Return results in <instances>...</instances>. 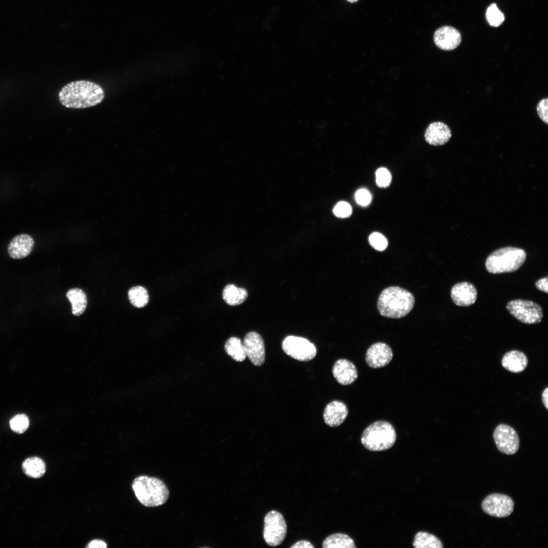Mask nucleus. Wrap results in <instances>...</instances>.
Masks as SVG:
<instances>
[{
    "label": "nucleus",
    "mask_w": 548,
    "mask_h": 548,
    "mask_svg": "<svg viewBox=\"0 0 548 548\" xmlns=\"http://www.w3.org/2000/svg\"><path fill=\"white\" fill-rule=\"evenodd\" d=\"M104 97V91L100 85L85 80L68 83L62 88L58 94L62 105L73 109L95 106L100 103Z\"/></svg>",
    "instance_id": "obj_1"
},
{
    "label": "nucleus",
    "mask_w": 548,
    "mask_h": 548,
    "mask_svg": "<svg viewBox=\"0 0 548 548\" xmlns=\"http://www.w3.org/2000/svg\"><path fill=\"white\" fill-rule=\"evenodd\" d=\"M415 298L409 291L398 286L384 289L379 296L377 306L380 314L386 318L400 319L412 310Z\"/></svg>",
    "instance_id": "obj_2"
},
{
    "label": "nucleus",
    "mask_w": 548,
    "mask_h": 548,
    "mask_svg": "<svg viewBox=\"0 0 548 548\" xmlns=\"http://www.w3.org/2000/svg\"><path fill=\"white\" fill-rule=\"evenodd\" d=\"M132 488L138 500L147 507L161 505L166 502L169 496L165 484L154 477L139 476L134 480Z\"/></svg>",
    "instance_id": "obj_3"
},
{
    "label": "nucleus",
    "mask_w": 548,
    "mask_h": 548,
    "mask_svg": "<svg viewBox=\"0 0 548 548\" xmlns=\"http://www.w3.org/2000/svg\"><path fill=\"white\" fill-rule=\"evenodd\" d=\"M526 253L522 249L507 247L494 251L487 258L486 269L489 273L498 274L512 272L524 264Z\"/></svg>",
    "instance_id": "obj_4"
},
{
    "label": "nucleus",
    "mask_w": 548,
    "mask_h": 548,
    "mask_svg": "<svg viewBox=\"0 0 548 548\" xmlns=\"http://www.w3.org/2000/svg\"><path fill=\"white\" fill-rule=\"evenodd\" d=\"M396 439L393 426L385 421H378L369 425L363 431L361 442L367 450L382 451L391 448Z\"/></svg>",
    "instance_id": "obj_5"
},
{
    "label": "nucleus",
    "mask_w": 548,
    "mask_h": 548,
    "mask_svg": "<svg viewBox=\"0 0 548 548\" xmlns=\"http://www.w3.org/2000/svg\"><path fill=\"white\" fill-rule=\"evenodd\" d=\"M287 533V525L283 515L271 510L265 516L263 536L265 542L271 546L279 545Z\"/></svg>",
    "instance_id": "obj_6"
},
{
    "label": "nucleus",
    "mask_w": 548,
    "mask_h": 548,
    "mask_svg": "<svg viewBox=\"0 0 548 548\" xmlns=\"http://www.w3.org/2000/svg\"><path fill=\"white\" fill-rule=\"evenodd\" d=\"M506 309L516 319L526 324L538 323L543 317L541 307L530 300H512L507 303Z\"/></svg>",
    "instance_id": "obj_7"
},
{
    "label": "nucleus",
    "mask_w": 548,
    "mask_h": 548,
    "mask_svg": "<svg viewBox=\"0 0 548 548\" xmlns=\"http://www.w3.org/2000/svg\"><path fill=\"white\" fill-rule=\"evenodd\" d=\"M282 347L287 355L300 361L311 360L317 354L315 346L308 339L299 336H287L282 342Z\"/></svg>",
    "instance_id": "obj_8"
},
{
    "label": "nucleus",
    "mask_w": 548,
    "mask_h": 548,
    "mask_svg": "<svg viewBox=\"0 0 548 548\" xmlns=\"http://www.w3.org/2000/svg\"><path fill=\"white\" fill-rule=\"evenodd\" d=\"M482 508L487 515L496 518H506L514 509V502L505 494L493 493L486 496L482 502Z\"/></svg>",
    "instance_id": "obj_9"
},
{
    "label": "nucleus",
    "mask_w": 548,
    "mask_h": 548,
    "mask_svg": "<svg viewBox=\"0 0 548 548\" xmlns=\"http://www.w3.org/2000/svg\"><path fill=\"white\" fill-rule=\"evenodd\" d=\"M493 439L498 451L506 455L516 454L520 447V439L516 431L511 426L501 424L493 432Z\"/></svg>",
    "instance_id": "obj_10"
},
{
    "label": "nucleus",
    "mask_w": 548,
    "mask_h": 548,
    "mask_svg": "<svg viewBox=\"0 0 548 548\" xmlns=\"http://www.w3.org/2000/svg\"><path fill=\"white\" fill-rule=\"evenodd\" d=\"M243 345L246 356L252 364L260 366L264 363V342L262 336L258 333L251 331L247 333L244 338Z\"/></svg>",
    "instance_id": "obj_11"
},
{
    "label": "nucleus",
    "mask_w": 548,
    "mask_h": 548,
    "mask_svg": "<svg viewBox=\"0 0 548 548\" xmlns=\"http://www.w3.org/2000/svg\"><path fill=\"white\" fill-rule=\"evenodd\" d=\"M393 356V351L387 344L378 342L372 344L367 349L365 361L369 367L379 368L387 365Z\"/></svg>",
    "instance_id": "obj_12"
},
{
    "label": "nucleus",
    "mask_w": 548,
    "mask_h": 548,
    "mask_svg": "<svg viewBox=\"0 0 548 548\" xmlns=\"http://www.w3.org/2000/svg\"><path fill=\"white\" fill-rule=\"evenodd\" d=\"M433 39L435 45L439 49L451 51L459 46L462 37L460 32L454 27L443 26L435 31Z\"/></svg>",
    "instance_id": "obj_13"
},
{
    "label": "nucleus",
    "mask_w": 548,
    "mask_h": 548,
    "mask_svg": "<svg viewBox=\"0 0 548 548\" xmlns=\"http://www.w3.org/2000/svg\"><path fill=\"white\" fill-rule=\"evenodd\" d=\"M477 291L475 286L467 282L456 284L451 291V297L455 304L460 306H468L473 304L477 298Z\"/></svg>",
    "instance_id": "obj_14"
},
{
    "label": "nucleus",
    "mask_w": 548,
    "mask_h": 548,
    "mask_svg": "<svg viewBox=\"0 0 548 548\" xmlns=\"http://www.w3.org/2000/svg\"><path fill=\"white\" fill-rule=\"evenodd\" d=\"M33 238L27 234H20L15 236L8 246L9 256L15 259H20L28 256L33 246Z\"/></svg>",
    "instance_id": "obj_15"
},
{
    "label": "nucleus",
    "mask_w": 548,
    "mask_h": 548,
    "mask_svg": "<svg viewBox=\"0 0 548 548\" xmlns=\"http://www.w3.org/2000/svg\"><path fill=\"white\" fill-rule=\"evenodd\" d=\"M332 373L337 382L342 385L353 383L358 378L355 365L346 359L337 360L332 367Z\"/></svg>",
    "instance_id": "obj_16"
},
{
    "label": "nucleus",
    "mask_w": 548,
    "mask_h": 548,
    "mask_svg": "<svg viewBox=\"0 0 548 548\" xmlns=\"http://www.w3.org/2000/svg\"><path fill=\"white\" fill-rule=\"evenodd\" d=\"M452 136L449 127L442 122L430 123L426 129L424 137L428 144L433 146H441L447 143Z\"/></svg>",
    "instance_id": "obj_17"
},
{
    "label": "nucleus",
    "mask_w": 548,
    "mask_h": 548,
    "mask_svg": "<svg viewBox=\"0 0 548 548\" xmlns=\"http://www.w3.org/2000/svg\"><path fill=\"white\" fill-rule=\"evenodd\" d=\"M348 415V409L346 404L339 400H334L325 408L323 419L329 426L337 427L344 422Z\"/></svg>",
    "instance_id": "obj_18"
},
{
    "label": "nucleus",
    "mask_w": 548,
    "mask_h": 548,
    "mask_svg": "<svg viewBox=\"0 0 548 548\" xmlns=\"http://www.w3.org/2000/svg\"><path fill=\"white\" fill-rule=\"evenodd\" d=\"M501 364L506 370L510 372L520 373L526 368L528 359L524 353L518 350H512L503 355Z\"/></svg>",
    "instance_id": "obj_19"
},
{
    "label": "nucleus",
    "mask_w": 548,
    "mask_h": 548,
    "mask_svg": "<svg viewBox=\"0 0 548 548\" xmlns=\"http://www.w3.org/2000/svg\"><path fill=\"white\" fill-rule=\"evenodd\" d=\"M248 292L243 288H239L234 284H228L224 288L222 297L228 305L236 306L243 303L248 297Z\"/></svg>",
    "instance_id": "obj_20"
},
{
    "label": "nucleus",
    "mask_w": 548,
    "mask_h": 548,
    "mask_svg": "<svg viewBox=\"0 0 548 548\" xmlns=\"http://www.w3.org/2000/svg\"><path fill=\"white\" fill-rule=\"evenodd\" d=\"M66 297L72 304L73 315L79 316L85 311L87 303V297L84 291L79 288H72L66 293Z\"/></svg>",
    "instance_id": "obj_21"
},
{
    "label": "nucleus",
    "mask_w": 548,
    "mask_h": 548,
    "mask_svg": "<svg viewBox=\"0 0 548 548\" xmlns=\"http://www.w3.org/2000/svg\"><path fill=\"white\" fill-rule=\"evenodd\" d=\"M22 468L24 473L28 476L38 478L45 473L46 465L40 458L32 457L26 459L23 463Z\"/></svg>",
    "instance_id": "obj_22"
},
{
    "label": "nucleus",
    "mask_w": 548,
    "mask_h": 548,
    "mask_svg": "<svg viewBox=\"0 0 548 548\" xmlns=\"http://www.w3.org/2000/svg\"><path fill=\"white\" fill-rule=\"evenodd\" d=\"M323 548H355L353 539L346 534L337 533L327 537L322 543Z\"/></svg>",
    "instance_id": "obj_23"
},
{
    "label": "nucleus",
    "mask_w": 548,
    "mask_h": 548,
    "mask_svg": "<svg viewBox=\"0 0 548 548\" xmlns=\"http://www.w3.org/2000/svg\"><path fill=\"white\" fill-rule=\"evenodd\" d=\"M224 350L228 355L237 362L243 361L247 357L243 343L237 337L228 338L225 343Z\"/></svg>",
    "instance_id": "obj_24"
},
{
    "label": "nucleus",
    "mask_w": 548,
    "mask_h": 548,
    "mask_svg": "<svg viewBox=\"0 0 548 548\" xmlns=\"http://www.w3.org/2000/svg\"><path fill=\"white\" fill-rule=\"evenodd\" d=\"M415 548H442L441 541L435 535L424 531H419L415 536L413 543Z\"/></svg>",
    "instance_id": "obj_25"
},
{
    "label": "nucleus",
    "mask_w": 548,
    "mask_h": 548,
    "mask_svg": "<svg viewBox=\"0 0 548 548\" xmlns=\"http://www.w3.org/2000/svg\"><path fill=\"white\" fill-rule=\"evenodd\" d=\"M129 301L134 306L142 308L145 306L149 300L148 291L144 287L137 286L130 288L128 292Z\"/></svg>",
    "instance_id": "obj_26"
},
{
    "label": "nucleus",
    "mask_w": 548,
    "mask_h": 548,
    "mask_svg": "<svg viewBox=\"0 0 548 548\" xmlns=\"http://www.w3.org/2000/svg\"><path fill=\"white\" fill-rule=\"evenodd\" d=\"M486 18L489 24L497 27L501 25L504 20V14L500 11L495 4L491 5L486 12Z\"/></svg>",
    "instance_id": "obj_27"
},
{
    "label": "nucleus",
    "mask_w": 548,
    "mask_h": 548,
    "mask_svg": "<svg viewBox=\"0 0 548 548\" xmlns=\"http://www.w3.org/2000/svg\"><path fill=\"white\" fill-rule=\"evenodd\" d=\"M10 427L15 432L22 433L29 426L27 417L24 414H18L13 417L10 422Z\"/></svg>",
    "instance_id": "obj_28"
},
{
    "label": "nucleus",
    "mask_w": 548,
    "mask_h": 548,
    "mask_svg": "<svg viewBox=\"0 0 548 548\" xmlns=\"http://www.w3.org/2000/svg\"><path fill=\"white\" fill-rule=\"evenodd\" d=\"M370 245L374 249L379 251H384L388 246L387 238L381 233L373 232L371 233L368 238Z\"/></svg>",
    "instance_id": "obj_29"
},
{
    "label": "nucleus",
    "mask_w": 548,
    "mask_h": 548,
    "mask_svg": "<svg viewBox=\"0 0 548 548\" xmlns=\"http://www.w3.org/2000/svg\"><path fill=\"white\" fill-rule=\"evenodd\" d=\"M376 183L379 187L386 188L389 186L391 181V175L386 168H379L375 173Z\"/></svg>",
    "instance_id": "obj_30"
},
{
    "label": "nucleus",
    "mask_w": 548,
    "mask_h": 548,
    "mask_svg": "<svg viewBox=\"0 0 548 548\" xmlns=\"http://www.w3.org/2000/svg\"><path fill=\"white\" fill-rule=\"evenodd\" d=\"M333 211L336 216L339 218H346L351 215L352 210L348 203L340 201L335 205Z\"/></svg>",
    "instance_id": "obj_31"
},
{
    "label": "nucleus",
    "mask_w": 548,
    "mask_h": 548,
    "mask_svg": "<svg viewBox=\"0 0 548 548\" xmlns=\"http://www.w3.org/2000/svg\"><path fill=\"white\" fill-rule=\"evenodd\" d=\"M548 98L541 99L537 105L536 109L540 119L546 124H548Z\"/></svg>",
    "instance_id": "obj_32"
},
{
    "label": "nucleus",
    "mask_w": 548,
    "mask_h": 548,
    "mask_svg": "<svg viewBox=\"0 0 548 548\" xmlns=\"http://www.w3.org/2000/svg\"><path fill=\"white\" fill-rule=\"evenodd\" d=\"M357 203L363 207L368 206L371 202V196L370 192L365 189L358 190L355 194Z\"/></svg>",
    "instance_id": "obj_33"
},
{
    "label": "nucleus",
    "mask_w": 548,
    "mask_h": 548,
    "mask_svg": "<svg viewBox=\"0 0 548 548\" xmlns=\"http://www.w3.org/2000/svg\"><path fill=\"white\" fill-rule=\"evenodd\" d=\"M547 277L542 278L535 283V286L538 290L547 293Z\"/></svg>",
    "instance_id": "obj_34"
},
{
    "label": "nucleus",
    "mask_w": 548,
    "mask_h": 548,
    "mask_svg": "<svg viewBox=\"0 0 548 548\" xmlns=\"http://www.w3.org/2000/svg\"><path fill=\"white\" fill-rule=\"evenodd\" d=\"M87 548H107V543L102 540L94 539L90 541L86 546Z\"/></svg>",
    "instance_id": "obj_35"
},
{
    "label": "nucleus",
    "mask_w": 548,
    "mask_h": 548,
    "mask_svg": "<svg viewBox=\"0 0 548 548\" xmlns=\"http://www.w3.org/2000/svg\"><path fill=\"white\" fill-rule=\"evenodd\" d=\"M291 548H314V546L309 541L302 540L292 545Z\"/></svg>",
    "instance_id": "obj_36"
},
{
    "label": "nucleus",
    "mask_w": 548,
    "mask_h": 548,
    "mask_svg": "<svg viewBox=\"0 0 548 548\" xmlns=\"http://www.w3.org/2000/svg\"><path fill=\"white\" fill-rule=\"evenodd\" d=\"M542 401L546 409H548V388L546 387L542 393Z\"/></svg>",
    "instance_id": "obj_37"
},
{
    "label": "nucleus",
    "mask_w": 548,
    "mask_h": 548,
    "mask_svg": "<svg viewBox=\"0 0 548 548\" xmlns=\"http://www.w3.org/2000/svg\"><path fill=\"white\" fill-rule=\"evenodd\" d=\"M348 2L351 3H354L357 2L358 0H347Z\"/></svg>",
    "instance_id": "obj_38"
}]
</instances>
